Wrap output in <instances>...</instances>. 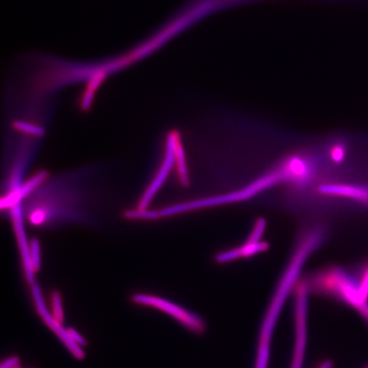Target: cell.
Returning <instances> with one entry per match:
<instances>
[{"label": "cell", "instance_id": "277c9868", "mask_svg": "<svg viewBox=\"0 0 368 368\" xmlns=\"http://www.w3.org/2000/svg\"><path fill=\"white\" fill-rule=\"evenodd\" d=\"M179 139V134L177 132H171L169 133L168 137H167L166 151L164 161H163L161 168L159 170L156 178H154L148 189L146 190L143 197H142L140 200L139 205H138V208L148 209L149 205L152 202L154 196H156L158 191L161 190L163 184L165 183L167 178H168L171 171L173 169L176 163V147H177Z\"/></svg>", "mask_w": 368, "mask_h": 368}, {"label": "cell", "instance_id": "3957f363", "mask_svg": "<svg viewBox=\"0 0 368 368\" xmlns=\"http://www.w3.org/2000/svg\"><path fill=\"white\" fill-rule=\"evenodd\" d=\"M32 296L33 302L35 304V309L39 314L41 319L47 325L50 329L56 334L59 340L64 343V345L70 351V353L78 360H83L86 357L81 347H79L71 340L68 329L64 328L62 322L58 321L52 313L49 311L45 302L43 294L39 285L37 283L31 286Z\"/></svg>", "mask_w": 368, "mask_h": 368}, {"label": "cell", "instance_id": "8fae6325", "mask_svg": "<svg viewBox=\"0 0 368 368\" xmlns=\"http://www.w3.org/2000/svg\"><path fill=\"white\" fill-rule=\"evenodd\" d=\"M51 308L52 315L64 323V304H62V298L60 292L53 291L51 294Z\"/></svg>", "mask_w": 368, "mask_h": 368}, {"label": "cell", "instance_id": "2e32d148", "mask_svg": "<svg viewBox=\"0 0 368 368\" xmlns=\"http://www.w3.org/2000/svg\"><path fill=\"white\" fill-rule=\"evenodd\" d=\"M346 156V148L344 145L338 144L334 145L331 149V157L333 161L340 163L345 160Z\"/></svg>", "mask_w": 368, "mask_h": 368}, {"label": "cell", "instance_id": "e0dca14e", "mask_svg": "<svg viewBox=\"0 0 368 368\" xmlns=\"http://www.w3.org/2000/svg\"><path fill=\"white\" fill-rule=\"evenodd\" d=\"M68 333L71 340H72L75 344L79 347H81V348L87 345L88 343L86 338H84L81 334L77 331L76 329H74V328H69Z\"/></svg>", "mask_w": 368, "mask_h": 368}, {"label": "cell", "instance_id": "30bf717a", "mask_svg": "<svg viewBox=\"0 0 368 368\" xmlns=\"http://www.w3.org/2000/svg\"><path fill=\"white\" fill-rule=\"evenodd\" d=\"M124 216L130 220H158L162 217L160 211L140 208L125 211Z\"/></svg>", "mask_w": 368, "mask_h": 368}, {"label": "cell", "instance_id": "52a82bcc", "mask_svg": "<svg viewBox=\"0 0 368 368\" xmlns=\"http://www.w3.org/2000/svg\"><path fill=\"white\" fill-rule=\"evenodd\" d=\"M47 177L48 173L46 171H40V173H38L29 179L28 182L23 183L19 189L10 191L9 194L4 196L1 199V202H0V207L2 209H6L18 206L26 196L36 190L41 183H43Z\"/></svg>", "mask_w": 368, "mask_h": 368}, {"label": "cell", "instance_id": "ac0fdd59", "mask_svg": "<svg viewBox=\"0 0 368 368\" xmlns=\"http://www.w3.org/2000/svg\"><path fill=\"white\" fill-rule=\"evenodd\" d=\"M20 366V358L18 357H11L4 361L1 364V368H16Z\"/></svg>", "mask_w": 368, "mask_h": 368}, {"label": "cell", "instance_id": "ba28073f", "mask_svg": "<svg viewBox=\"0 0 368 368\" xmlns=\"http://www.w3.org/2000/svg\"><path fill=\"white\" fill-rule=\"evenodd\" d=\"M269 244L267 242H257V243H246L241 248L227 251V252L222 253L217 255L216 260L219 263H226L235 260L239 258H248L253 256L258 253L265 252L269 249Z\"/></svg>", "mask_w": 368, "mask_h": 368}, {"label": "cell", "instance_id": "5b68a950", "mask_svg": "<svg viewBox=\"0 0 368 368\" xmlns=\"http://www.w3.org/2000/svg\"><path fill=\"white\" fill-rule=\"evenodd\" d=\"M11 217L13 222V227L18 240L21 257H22L23 267L25 277L29 285H35V272L33 270L30 256V243H28L26 232H25L23 210L21 204L11 208Z\"/></svg>", "mask_w": 368, "mask_h": 368}, {"label": "cell", "instance_id": "6da1fadb", "mask_svg": "<svg viewBox=\"0 0 368 368\" xmlns=\"http://www.w3.org/2000/svg\"><path fill=\"white\" fill-rule=\"evenodd\" d=\"M311 166L299 157H292L282 163L274 171H270L263 177L255 180L243 189L226 195L213 196L205 199L191 200V202L173 205L161 210L162 217L174 216L180 213L197 210V209L221 206L224 204L235 203L248 200L260 192L269 189L284 181L304 182L311 175Z\"/></svg>", "mask_w": 368, "mask_h": 368}, {"label": "cell", "instance_id": "8992f818", "mask_svg": "<svg viewBox=\"0 0 368 368\" xmlns=\"http://www.w3.org/2000/svg\"><path fill=\"white\" fill-rule=\"evenodd\" d=\"M321 194L340 196L368 206V185L364 184L333 183L319 187Z\"/></svg>", "mask_w": 368, "mask_h": 368}, {"label": "cell", "instance_id": "9a60e30c", "mask_svg": "<svg viewBox=\"0 0 368 368\" xmlns=\"http://www.w3.org/2000/svg\"><path fill=\"white\" fill-rule=\"evenodd\" d=\"M361 277H360V292L364 301L368 298V263L363 267L361 271Z\"/></svg>", "mask_w": 368, "mask_h": 368}, {"label": "cell", "instance_id": "5bb4252c", "mask_svg": "<svg viewBox=\"0 0 368 368\" xmlns=\"http://www.w3.org/2000/svg\"><path fill=\"white\" fill-rule=\"evenodd\" d=\"M266 229V221L263 219H259L255 224L254 229L252 234H251L248 242L250 243H257L261 241V238L263 236Z\"/></svg>", "mask_w": 368, "mask_h": 368}, {"label": "cell", "instance_id": "4fadbf2b", "mask_svg": "<svg viewBox=\"0 0 368 368\" xmlns=\"http://www.w3.org/2000/svg\"><path fill=\"white\" fill-rule=\"evenodd\" d=\"M30 256L33 270L37 274L41 268L40 243L37 239L30 241Z\"/></svg>", "mask_w": 368, "mask_h": 368}, {"label": "cell", "instance_id": "7a4b0ae2", "mask_svg": "<svg viewBox=\"0 0 368 368\" xmlns=\"http://www.w3.org/2000/svg\"><path fill=\"white\" fill-rule=\"evenodd\" d=\"M131 300L133 304L141 305V306L154 308L166 313L167 315L175 318L192 332L202 333L204 331V322L198 316L161 297L136 294L132 296Z\"/></svg>", "mask_w": 368, "mask_h": 368}, {"label": "cell", "instance_id": "7c38bea8", "mask_svg": "<svg viewBox=\"0 0 368 368\" xmlns=\"http://www.w3.org/2000/svg\"><path fill=\"white\" fill-rule=\"evenodd\" d=\"M13 127L18 131L29 134V135L36 137H43L45 135L44 128L39 127V125L23 122V121H15Z\"/></svg>", "mask_w": 368, "mask_h": 368}, {"label": "cell", "instance_id": "9c48e42d", "mask_svg": "<svg viewBox=\"0 0 368 368\" xmlns=\"http://www.w3.org/2000/svg\"><path fill=\"white\" fill-rule=\"evenodd\" d=\"M176 165L178 167L180 181L183 186L190 184L189 171H188L185 152H184L181 140H178L177 147H176Z\"/></svg>", "mask_w": 368, "mask_h": 368}, {"label": "cell", "instance_id": "d6986e66", "mask_svg": "<svg viewBox=\"0 0 368 368\" xmlns=\"http://www.w3.org/2000/svg\"><path fill=\"white\" fill-rule=\"evenodd\" d=\"M16 368H22V367H16Z\"/></svg>", "mask_w": 368, "mask_h": 368}]
</instances>
